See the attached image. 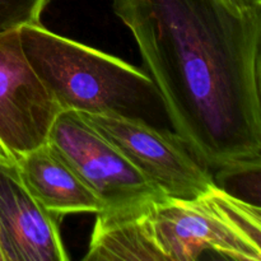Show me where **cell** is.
<instances>
[{"mask_svg":"<svg viewBox=\"0 0 261 261\" xmlns=\"http://www.w3.org/2000/svg\"><path fill=\"white\" fill-rule=\"evenodd\" d=\"M168 121L209 168L261 166V9L224 0H114Z\"/></svg>","mask_w":261,"mask_h":261,"instance_id":"1","label":"cell"},{"mask_svg":"<svg viewBox=\"0 0 261 261\" xmlns=\"http://www.w3.org/2000/svg\"><path fill=\"white\" fill-rule=\"evenodd\" d=\"M261 260L260 206L216 185L194 199L160 196L96 214L84 260Z\"/></svg>","mask_w":261,"mask_h":261,"instance_id":"2","label":"cell"},{"mask_svg":"<svg viewBox=\"0 0 261 261\" xmlns=\"http://www.w3.org/2000/svg\"><path fill=\"white\" fill-rule=\"evenodd\" d=\"M19 36L25 58L61 111L119 115L154 126L168 119L157 86L142 69L41 22L20 27Z\"/></svg>","mask_w":261,"mask_h":261,"instance_id":"3","label":"cell"},{"mask_svg":"<svg viewBox=\"0 0 261 261\" xmlns=\"http://www.w3.org/2000/svg\"><path fill=\"white\" fill-rule=\"evenodd\" d=\"M81 116L165 196L189 200L217 185L211 168L195 157L175 132L119 115Z\"/></svg>","mask_w":261,"mask_h":261,"instance_id":"4","label":"cell"},{"mask_svg":"<svg viewBox=\"0 0 261 261\" xmlns=\"http://www.w3.org/2000/svg\"><path fill=\"white\" fill-rule=\"evenodd\" d=\"M47 142L98 196L102 212L121 211L165 196L78 112H59Z\"/></svg>","mask_w":261,"mask_h":261,"instance_id":"5","label":"cell"},{"mask_svg":"<svg viewBox=\"0 0 261 261\" xmlns=\"http://www.w3.org/2000/svg\"><path fill=\"white\" fill-rule=\"evenodd\" d=\"M60 111L25 58L19 30L0 33V148L17 160L45 144Z\"/></svg>","mask_w":261,"mask_h":261,"instance_id":"6","label":"cell"},{"mask_svg":"<svg viewBox=\"0 0 261 261\" xmlns=\"http://www.w3.org/2000/svg\"><path fill=\"white\" fill-rule=\"evenodd\" d=\"M60 219L28 193L14 160L0 150V246L4 261L69 260Z\"/></svg>","mask_w":261,"mask_h":261,"instance_id":"7","label":"cell"},{"mask_svg":"<svg viewBox=\"0 0 261 261\" xmlns=\"http://www.w3.org/2000/svg\"><path fill=\"white\" fill-rule=\"evenodd\" d=\"M14 162L28 193L50 213L63 218L103 211L98 196L48 142Z\"/></svg>","mask_w":261,"mask_h":261,"instance_id":"8","label":"cell"},{"mask_svg":"<svg viewBox=\"0 0 261 261\" xmlns=\"http://www.w3.org/2000/svg\"><path fill=\"white\" fill-rule=\"evenodd\" d=\"M50 0H0V33L41 22Z\"/></svg>","mask_w":261,"mask_h":261,"instance_id":"9","label":"cell"},{"mask_svg":"<svg viewBox=\"0 0 261 261\" xmlns=\"http://www.w3.org/2000/svg\"><path fill=\"white\" fill-rule=\"evenodd\" d=\"M224 2L240 12L261 9V0H224Z\"/></svg>","mask_w":261,"mask_h":261,"instance_id":"10","label":"cell"},{"mask_svg":"<svg viewBox=\"0 0 261 261\" xmlns=\"http://www.w3.org/2000/svg\"><path fill=\"white\" fill-rule=\"evenodd\" d=\"M0 150H3L2 148H0ZM0 261H4V255H3V251H2V246H0Z\"/></svg>","mask_w":261,"mask_h":261,"instance_id":"11","label":"cell"}]
</instances>
